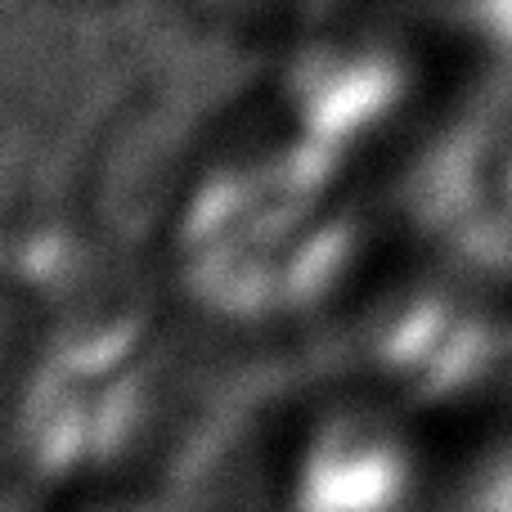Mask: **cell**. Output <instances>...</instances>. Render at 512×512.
I'll return each instance as SVG.
<instances>
[{
    "instance_id": "obj_1",
    "label": "cell",
    "mask_w": 512,
    "mask_h": 512,
    "mask_svg": "<svg viewBox=\"0 0 512 512\" xmlns=\"http://www.w3.org/2000/svg\"><path fill=\"white\" fill-rule=\"evenodd\" d=\"M373 243L360 180L225 108L153 265L185 324L306 342Z\"/></svg>"
},
{
    "instance_id": "obj_2",
    "label": "cell",
    "mask_w": 512,
    "mask_h": 512,
    "mask_svg": "<svg viewBox=\"0 0 512 512\" xmlns=\"http://www.w3.org/2000/svg\"><path fill=\"white\" fill-rule=\"evenodd\" d=\"M306 342L319 373L409 418L468 414L512 391L504 306L382 234Z\"/></svg>"
},
{
    "instance_id": "obj_3",
    "label": "cell",
    "mask_w": 512,
    "mask_h": 512,
    "mask_svg": "<svg viewBox=\"0 0 512 512\" xmlns=\"http://www.w3.org/2000/svg\"><path fill=\"white\" fill-rule=\"evenodd\" d=\"M405 409L319 373L292 423L283 504L319 512L405 508L427 495V463Z\"/></svg>"
},
{
    "instance_id": "obj_4",
    "label": "cell",
    "mask_w": 512,
    "mask_h": 512,
    "mask_svg": "<svg viewBox=\"0 0 512 512\" xmlns=\"http://www.w3.org/2000/svg\"><path fill=\"white\" fill-rule=\"evenodd\" d=\"M441 504L512 512V414L477 436L445 472Z\"/></svg>"
},
{
    "instance_id": "obj_5",
    "label": "cell",
    "mask_w": 512,
    "mask_h": 512,
    "mask_svg": "<svg viewBox=\"0 0 512 512\" xmlns=\"http://www.w3.org/2000/svg\"><path fill=\"white\" fill-rule=\"evenodd\" d=\"M189 5L207 9L212 18H225V23L243 27V32H252L256 18H265V23H274V18L283 14V9L292 5V0H189ZM256 36V32H252Z\"/></svg>"
},
{
    "instance_id": "obj_6",
    "label": "cell",
    "mask_w": 512,
    "mask_h": 512,
    "mask_svg": "<svg viewBox=\"0 0 512 512\" xmlns=\"http://www.w3.org/2000/svg\"><path fill=\"white\" fill-rule=\"evenodd\" d=\"M90 5H117V0H90Z\"/></svg>"
}]
</instances>
